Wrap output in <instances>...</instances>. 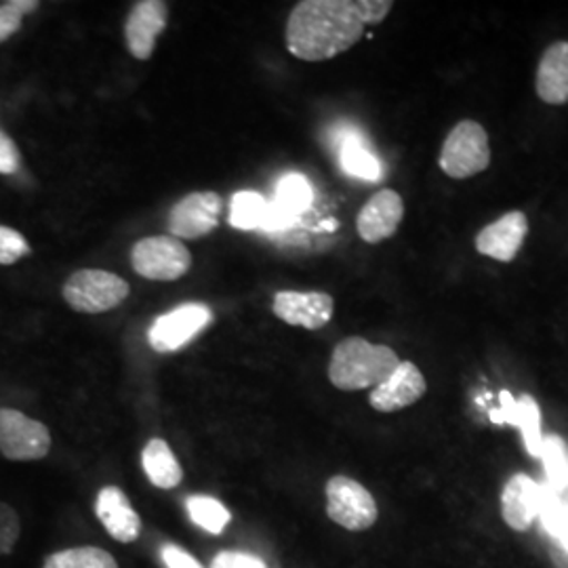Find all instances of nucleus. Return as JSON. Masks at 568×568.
<instances>
[{
    "mask_svg": "<svg viewBox=\"0 0 568 568\" xmlns=\"http://www.w3.org/2000/svg\"><path fill=\"white\" fill-rule=\"evenodd\" d=\"M389 0H304L286 21V49L304 61L333 60L386 20Z\"/></svg>",
    "mask_w": 568,
    "mask_h": 568,
    "instance_id": "obj_1",
    "label": "nucleus"
},
{
    "mask_svg": "<svg viewBox=\"0 0 568 568\" xmlns=\"http://www.w3.org/2000/svg\"><path fill=\"white\" fill-rule=\"evenodd\" d=\"M398 365L400 358L392 347L371 344L363 337H347L333 349L328 379L339 389L356 392L384 384Z\"/></svg>",
    "mask_w": 568,
    "mask_h": 568,
    "instance_id": "obj_2",
    "label": "nucleus"
},
{
    "mask_svg": "<svg viewBox=\"0 0 568 568\" xmlns=\"http://www.w3.org/2000/svg\"><path fill=\"white\" fill-rule=\"evenodd\" d=\"M440 169L453 180H467L490 164L487 129L476 121L457 122L440 150Z\"/></svg>",
    "mask_w": 568,
    "mask_h": 568,
    "instance_id": "obj_3",
    "label": "nucleus"
},
{
    "mask_svg": "<svg viewBox=\"0 0 568 568\" xmlns=\"http://www.w3.org/2000/svg\"><path fill=\"white\" fill-rule=\"evenodd\" d=\"M131 286L119 274L103 270H79L63 284V300L82 314L110 312L129 297Z\"/></svg>",
    "mask_w": 568,
    "mask_h": 568,
    "instance_id": "obj_4",
    "label": "nucleus"
},
{
    "mask_svg": "<svg viewBox=\"0 0 568 568\" xmlns=\"http://www.w3.org/2000/svg\"><path fill=\"white\" fill-rule=\"evenodd\" d=\"M326 514L347 530H366L377 520V504L361 483L333 476L326 483Z\"/></svg>",
    "mask_w": 568,
    "mask_h": 568,
    "instance_id": "obj_5",
    "label": "nucleus"
},
{
    "mask_svg": "<svg viewBox=\"0 0 568 568\" xmlns=\"http://www.w3.org/2000/svg\"><path fill=\"white\" fill-rule=\"evenodd\" d=\"M131 265L148 281H178L190 270L192 255L173 236H152L135 243Z\"/></svg>",
    "mask_w": 568,
    "mask_h": 568,
    "instance_id": "obj_6",
    "label": "nucleus"
},
{
    "mask_svg": "<svg viewBox=\"0 0 568 568\" xmlns=\"http://www.w3.org/2000/svg\"><path fill=\"white\" fill-rule=\"evenodd\" d=\"M51 450V434L41 422L16 408H0V453L11 462H37Z\"/></svg>",
    "mask_w": 568,
    "mask_h": 568,
    "instance_id": "obj_7",
    "label": "nucleus"
},
{
    "mask_svg": "<svg viewBox=\"0 0 568 568\" xmlns=\"http://www.w3.org/2000/svg\"><path fill=\"white\" fill-rule=\"evenodd\" d=\"M213 323V312L209 305L192 302L178 305L154 321L148 331V342L156 352H178L201 335Z\"/></svg>",
    "mask_w": 568,
    "mask_h": 568,
    "instance_id": "obj_8",
    "label": "nucleus"
},
{
    "mask_svg": "<svg viewBox=\"0 0 568 568\" xmlns=\"http://www.w3.org/2000/svg\"><path fill=\"white\" fill-rule=\"evenodd\" d=\"M222 199L215 192H194L175 204L169 213V232L173 239H201L220 224Z\"/></svg>",
    "mask_w": 568,
    "mask_h": 568,
    "instance_id": "obj_9",
    "label": "nucleus"
},
{
    "mask_svg": "<svg viewBox=\"0 0 568 568\" xmlns=\"http://www.w3.org/2000/svg\"><path fill=\"white\" fill-rule=\"evenodd\" d=\"M272 310L286 325L318 331L331 323L335 302L323 291H281L274 295Z\"/></svg>",
    "mask_w": 568,
    "mask_h": 568,
    "instance_id": "obj_10",
    "label": "nucleus"
},
{
    "mask_svg": "<svg viewBox=\"0 0 568 568\" xmlns=\"http://www.w3.org/2000/svg\"><path fill=\"white\" fill-rule=\"evenodd\" d=\"M169 20V4L163 0H143L133 7L124 23V39L135 60H150Z\"/></svg>",
    "mask_w": 568,
    "mask_h": 568,
    "instance_id": "obj_11",
    "label": "nucleus"
},
{
    "mask_svg": "<svg viewBox=\"0 0 568 568\" xmlns=\"http://www.w3.org/2000/svg\"><path fill=\"white\" fill-rule=\"evenodd\" d=\"M403 217H405V203L400 194L394 190H379L361 209L356 230L365 243H382L396 234Z\"/></svg>",
    "mask_w": 568,
    "mask_h": 568,
    "instance_id": "obj_12",
    "label": "nucleus"
},
{
    "mask_svg": "<svg viewBox=\"0 0 568 568\" xmlns=\"http://www.w3.org/2000/svg\"><path fill=\"white\" fill-rule=\"evenodd\" d=\"M426 377L417 365L400 361V365L394 368L386 382L371 392L368 403L379 413H396L415 405L426 394Z\"/></svg>",
    "mask_w": 568,
    "mask_h": 568,
    "instance_id": "obj_13",
    "label": "nucleus"
},
{
    "mask_svg": "<svg viewBox=\"0 0 568 568\" xmlns=\"http://www.w3.org/2000/svg\"><path fill=\"white\" fill-rule=\"evenodd\" d=\"M528 234V220L523 211H509L497 222L483 227L476 236V251L497 262H514Z\"/></svg>",
    "mask_w": 568,
    "mask_h": 568,
    "instance_id": "obj_14",
    "label": "nucleus"
},
{
    "mask_svg": "<svg viewBox=\"0 0 568 568\" xmlns=\"http://www.w3.org/2000/svg\"><path fill=\"white\" fill-rule=\"evenodd\" d=\"M95 514L103 528L121 544H133L140 537L142 520L129 497L119 487H103L95 499Z\"/></svg>",
    "mask_w": 568,
    "mask_h": 568,
    "instance_id": "obj_15",
    "label": "nucleus"
},
{
    "mask_svg": "<svg viewBox=\"0 0 568 568\" xmlns=\"http://www.w3.org/2000/svg\"><path fill=\"white\" fill-rule=\"evenodd\" d=\"M535 91L541 102L549 105H565L568 103V42H551L544 51L537 77H535Z\"/></svg>",
    "mask_w": 568,
    "mask_h": 568,
    "instance_id": "obj_16",
    "label": "nucleus"
},
{
    "mask_svg": "<svg viewBox=\"0 0 568 568\" xmlns=\"http://www.w3.org/2000/svg\"><path fill=\"white\" fill-rule=\"evenodd\" d=\"M541 488L527 474H516L509 478L501 495L504 520L514 530H527L541 508Z\"/></svg>",
    "mask_w": 568,
    "mask_h": 568,
    "instance_id": "obj_17",
    "label": "nucleus"
},
{
    "mask_svg": "<svg viewBox=\"0 0 568 568\" xmlns=\"http://www.w3.org/2000/svg\"><path fill=\"white\" fill-rule=\"evenodd\" d=\"M335 150L339 154V164L347 175L365 182H377L384 173L382 163L366 145L365 138L361 131L347 126L335 133Z\"/></svg>",
    "mask_w": 568,
    "mask_h": 568,
    "instance_id": "obj_18",
    "label": "nucleus"
},
{
    "mask_svg": "<svg viewBox=\"0 0 568 568\" xmlns=\"http://www.w3.org/2000/svg\"><path fill=\"white\" fill-rule=\"evenodd\" d=\"M501 400H504V408L501 410H493L490 413V422L493 424H511V426L520 427L528 455L539 457L541 455V445H544L539 405L530 396H523L518 403H514L509 392L501 394Z\"/></svg>",
    "mask_w": 568,
    "mask_h": 568,
    "instance_id": "obj_19",
    "label": "nucleus"
},
{
    "mask_svg": "<svg viewBox=\"0 0 568 568\" xmlns=\"http://www.w3.org/2000/svg\"><path fill=\"white\" fill-rule=\"evenodd\" d=\"M142 466L154 487L175 488L182 483V466L163 438H152L143 447Z\"/></svg>",
    "mask_w": 568,
    "mask_h": 568,
    "instance_id": "obj_20",
    "label": "nucleus"
},
{
    "mask_svg": "<svg viewBox=\"0 0 568 568\" xmlns=\"http://www.w3.org/2000/svg\"><path fill=\"white\" fill-rule=\"evenodd\" d=\"M185 509L190 520L199 528H203L211 535L224 532V528L230 525L232 514L225 508L222 501L209 495H192L185 499Z\"/></svg>",
    "mask_w": 568,
    "mask_h": 568,
    "instance_id": "obj_21",
    "label": "nucleus"
},
{
    "mask_svg": "<svg viewBox=\"0 0 568 568\" xmlns=\"http://www.w3.org/2000/svg\"><path fill=\"white\" fill-rule=\"evenodd\" d=\"M267 204L270 201H265L257 192H236L230 204V224L236 230H262L267 215Z\"/></svg>",
    "mask_w": 568,
    "mask_h": 568,
    "instance_id": "obj_22",
    "label": "nucleus"
},
{
    "mask_svg": "<svg viewBox=\"0 0 568 568\" xmlns=\"http://www.w3.org/2000/svg\"><path fill=\"white\" fill-rule=\"evenodd\" d=\"M42 568H119V565L105 549L87 546L58 551L44 560Z\"/></svg>",
    "mask_w": 568,
    "mask_h": 568,
    "instance_id": "obj_23",
    "label": "nucleus"
},
{
    "mask_svg": "<svg viewBox=\"0 0 568 568\" xmlns=\"http://www.w3.org/2000/svg\"><path fill=\"white\" fill-rule=\"evenodd\" d=\"M274 203L281 204L283 209L297 217L312 203V185L305 180L304 175L288 173L276 185Z\"/></svg>",
    "mask_w": 568,
    "mask_h": 568,
    "instance_id": "obj_24",
    "label": "nucleus"
},
{
    "mask_svg": "<svg viewBox=\"0 0 568 568\" xmlns=\"http://www.w3.org/2000/svg\"><path fill=\"white\" fill-rule=\"evenodd\" d=\"M546 464V474L549 478V488L560 490L568 485V459L567 447L565 440L560 436H548L544 438L541 445V455H539Z\"/></svg>",
    "mask_w": 568,
    "mask_h": 568,
    "instance_id": "obj_25",
    "label": "nucleus"
},
{
    "mask_svg": "<svg viewBox=\"0 0 568 568\" xmlns=\"http://www.w3.org/2000/svg\"><path fill=\"white\" fill-rule=\"evenodd\" d=\"M30 253L28 241L13 227L0 225V265L16 264L23 255Z\"/></svg>",
    "mask_w": 568,
    "mask_h": 568,
    "instance_id": "obj_26",
    "label": "nucleus"
},
{
    "mask_svg": "<svg viewBox=\"0 0 568 568\" xmlns=\"http://www.w3.org/2000/svg\"><path fill=\"white\" fill-rule=\"evenodd\" d=\"M21 525L18 511L0 501V556L11 554L20 539Z\"/></svg>",
    "mask_w": 568,
    "mask_h": 568,
    "instance_id": "obj_27",
    "label": "nucleus"
},
{
    "mask_svg": "<svg viewBox=\"0 0 568 568\" xmlns=\"http://www.w3.org/2000/svg\"><path fill=\"white\" fill-rule=\"evenodd\" d=\"M211 568H265L264 560L243 551H222L215 556Z\"/></svg>",
    "mask_w": 568,
    "mask_h": 568,
    "instance_id": "obj_28",
    "label": "nucleus"
},
{
    "mask_svg": "<svg viewBox=\"0 0 568 568\" xmlns=\"http://www.w3.org/2000/svg\"><path fill=\"white\" fill-rule=\"evenodd\" d=\"M20 150L16 148V143L11 138H7L0 131V173L2 175H11L20 169Z\"/></svg>",
    "mask_w": 568,
    "mask_h": 568,
    "instance_id": "obj_29",
    "label": "nucleus"
},
{
    "mask_svg": "<svg viewBox=\"0 0 568 568\" xmlns=\"http://www.w3.org/2000/svg\"><path fill=\"white\" fill-rule=\"evenodd\" d=\"M161 558L166 568H204L194 556H190L187 551H183L182 548H178L173 544L164 546Z\"/></svg>",
    "mask_w": 568,
    "mask_h": 568,
    "instance_id": "obj_30",
    "label": "nucleus"
},
{
    "mask_svg": "<svg viewBox=\"0 0 568 568\" xmlns=\"http://www.w3.org/2000/svg\"><path fill=\"white\" fill-rule=\"evenodd\" d=\"M295 222V215L288 213L286 209H283L281 204L272 203L267 204V215H265L264 227L265 232H278V230H288Z\"/></svg>",
    "mask_w": 568,
    "mask_h": 568,
    "instance_id": "obj_31",
    "label": "nucleus"
},
{
    "mask_svg": "<svg viewBox=\"0 0 568 568\" xmlns=\"http://www.w3.org/2000/svg\"><path fill=\"white\" fill-rule=\"evenodd\" d=\"M21 18L23 16L11 7V2L0 4V42L7 41L9 37H13L20 30Z\"/></svg>",
    "mask_w": 568,
    "mask_h": 568,
    "instance_id": "obj_32",
    "label": "nucleus"
},
{
    "mask_svg": "<svg viewBox=\"0 0 568 568\" xmlns=\"http://www.w3.org/2000/svg\"><path fill=\"white\" fill-rule=\"evenodd\" d=\"M11 7L16 11H20L21 16H26V13H32L34 9H39V2L37 0H11Z\"/></svg>",
    "mask_w": 568,
    "mask_h": 568,
    "instance_id": "obj_33",
    "label": "nucleus"
},
{
    "mask_svg": "<svg viewBox=\"0 0 568 568\" xmlns=\"http://www.w3.org/2000/svg\"><path fill=\"white\" fill-rule=\"evenodd\" d=\"M562 544H565V548H567L568 551V518H567V525H565V528H562V532H560V537H558Z\"/></svg>",
    "mask_w": 568,
    "mask_h": 568,
    "instance_id": "obj_34",
    "label": "nucleus"
}]
</instances>
